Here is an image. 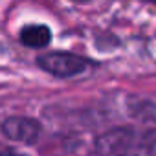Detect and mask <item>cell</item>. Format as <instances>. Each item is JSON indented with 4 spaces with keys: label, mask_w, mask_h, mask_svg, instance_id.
Wrapping results in <instances>:
<instances>
[{
    "label": "cell",
    "mask_w": 156,
    "mask_h": 156,
    "mask_svg": "<svg viewBox=\"0 0 156 156\" xmlns=\"http://www.w3.org/2000/svg\"><path fill=\"white\" fill-rule=\"evenodd\" d=\"M98 156H156V127L116 125L94 138Z\"/></svg>",
    "instance_id": "obj_1"
},
{
    "label": "cell",
    "mask_w": 156,
    "mask_h": 156,
    "mask_svg": "<svg viewBox=\"0 0 156 156\" xmlns=\"http://www.w3.org/2000/svg\"><path fill=\"white\" fill-rule=\"evenodd\" d=\"M37 66L57 79H72V77H79L87 73L90 68L98 66V62L81 53H73L66 50H51L37 55Z\"/></svg>",
    "instance_id": "obj_2"
},
{
    "label": "cell",
    "mask_w": 156,
    "mask_h": 156,
    "mask_svg": "<svg viewBox=\"0 0 156 156\" xmlns=\"http://www.w3.org/2000/svg\"><path fill=\"white\" fill-rule=\"evenodd\" d=\"M0 132L13 143L35 145L42 134V123L31 116H8L0 121Z\"/></svg>",
    "instance_id": "obj_3"
},
{
    "label": "cell",
    "mask_w": 156,
    "mask_h": 156,
    "mask_svg": "<svg viewBox=\"0 0 156 156\" xmlns=\"http://www.w3.org/2000/svg\"><path fill=\"white\" fill-rule=\"evenodd\" d=\"M125 110L130 119H134L138 125L145 127H156V101L143 98V96H127L125 99Z\"/></svg>",
    "instance_id": "obj_4"
},
{
    "label": "cell",
    "mask_w": 156,
    "mask_h": 156,
    "mask_svg": "<svg viewBox=\"0 0 156 156\" xmlns=\"http://www.w3.org/2000/svg\"><path fill=\"white\" fill-rule=\"evenodd\" d=\"M53 39V33H51V28L48 24H26L20 33H19V41L22 46L26 48H33V50H42L46 48Z\"/></svg>",
    "instance_id": "obj_5"
},
{
    "label": "cell",
    "mask_w": 156,
    "mask_h": 156,
    "mask_svg": "<svg viewBox=\"0 0 156 156\" xmlns=\"http://www.w3.org/2000/svg\"><path fill=\"white\" fill-rule=\"evenodd\" d=\"M0 156H26V154L17 151V149H13V147H8V145L0 143Z\"/></svg>",
    "instance_id": "obj_6"
},
{
    "label": "cell",
    "mask_w": 156,
    "mask_h": 156,
    "mask_svg": "<svg viewBox=\"0 0 156 156\" xmlns=\"http://www.w3.org/2000/svg\"><path fill=\"white\" fill-rule=\"evenodd\" d=\"M136 2H141V4H147V6L156 8V0H136Z\"/></svg>",
    "instance_id": "obj_7"
}]
</instances>
